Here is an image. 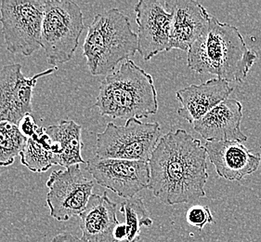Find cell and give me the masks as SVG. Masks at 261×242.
<instances>
[{"mask_svg": "<svg viewBox=\"0 0 261 242\" xmlns=\"http://www.w3.org/2000/svg\"><path fill=\"white\" fill-rule=\"evenodd\" d=\"M165 7L171 14L168 52L178 49L188 53L193 43L206 30L211 16L195 0H167Z\"/></svg>", "mask_w": 261, "mask_h": 242, "instance_id": "obj_12", "label": "cell"}, {"mask_svg": "<svg viewBox=\"0 0 261 242\" xmlns=\"http://www.w3.org/2000/svg\"><path fill=\"white\" fill-rule=\"evenodd\" d=\"M137 52L138 35L132 30L127 16L116 8L95 15L83 44L90 74L107 76Z\"/></svg>", "mask_w": 261, "mask_h": 242, "instance_id": "obj_4", "label": "cell"}, {"mask_svg": "<svg viewBox=\"0 0 261 242\" xmlns=\"http://www.w3.org/2000/svg\"><path fill=\"white\" fill-rule=\"evenodd\" d=\"M86 164V171L92 175L97 184L125 200L135 198L138 193L149 188V162L95 156Z\"/></svg>", "mask_w": 261, "mask_h": 242, "instance_id": "obj_9", "label": "cell"}, {"mask_svg": "<svg viewBox=\"0 0 261 242\" xmlns=\"http://www.w3.org/2000/svg\"><path fill=\"white\" fill-rule=\"evenodd\" d=\"M115 238L116 241H122V240H126L127 237V231H126V227L125 224H119L117 227H115Z\"/></svg>", "mask_w": 261, "mask_h": 242, "instance_id": "obj_24", "label": "cell"}, {"mask_svg": "<svg viewBox=\"0 0 261 242\" xmlns=\"http://www.w3.org/2000/svg\"><path fill=\"white\" fill-rule=\"evenodd\" d=\"M95 106L99 114L125 121L147 118L158 111L153 79L132 60L105 77L99 85Z\"/></svg>", "mask_w": 261, "mask_h": 242, "instance_id": "obj_3", "label": "cell"}, {"mask_svg": "<svg viewBox=\"0 0 261 242\" xmlns=\"http://www.w3.org/2000/svg\"><path fill=\"white\" fill-rule=\"evenodd\" d=\"M19 127L11 122H0V167H8L21 155L27 142Z\"/></svg>", "mask_w": 261, "mask_h": 242, "instance_id": "obj_20", "label": "cell"}, {"mask_svg": "<svg viewBox=\"0 0 261 242\" xmlns=\"http://www.w3.org/2000/svg\"><path fill=\"white\" fill-rule=\"evenodd\" d=\"M51 242H86L84 241L82 238L75 237L72 235L71 233L67 232H63L58 234L57 236L53 237Z\"/></svg>", "mask_w": 261, "mask_h": 242, "instance_id": "obj_23", "label": "cell"}, {"mask_svg": "<svg viewBox=\"0 0 261 242\" xmlns=\"http://www.w3.org/2000/svg\"><path fill=\"white\" fill-rule=\"evenodd\" d=\"M47 205L49 214L59 222L79 216L92 195L94 182L84 175L79 165L53 172L47 180Z\"/></svg>", "mask_w": 261, "mask_h": 242, "instance_id": "obj_8", "label": "cell"}, {"mask_svg": "<svg viewBox=\"0 0 261 242\" xmlns=\"http://www.w3.org/2000/svg\"><path fill=\"white\" fill-rule=\"evenodd\" d=\"M46 132L51 142L60 148L59 166L67 168L73 165L87 163L81 155L82 126L73 120H61L57 125L47 127Z\"/></svg>", "mask_w": 261, "mask_h": 242, "instance_id": "obj_17", "label": "cell"}, {"mask_svg": "<svg viewBox=\"0 0 261 242\" xmlns=\"http://www.w3.org/2000/svg\"><path fill=\"white\" fill-rule=\"evenodd\" d=\"M204 148L217 174L229 181H241L259 168L261 155L235 141L206 142Z\"/></svg>", "mask_w": 261, "mask_h": 242, "instance_id": "obj_13", "label": "cell"}, {"mask_svg": "<svg viewBox=\"0 0 261 242\" xmlns=\"http://www.w3.org/2000/svg\"><path fill=\"white\" fill-rule=\"evenodd\" d=\"M57 66L25 78L20 63H11L0 68V122H11L18 125L33 111V90L37 80L54 73Z\"/></svg>", "mask_w": 261, "mask_h": 242, "instance_id": "obj_10", "label": "cell"}, {"mask_svg": "<svg viewBox=\"0 0 261 242\" xmlns=\"http://www.w3.org/2000/svg\"><path fill=\"white\" fill-rule=\"evenodd\" d=\"M117 204L105 192L103 195L92 194L85 211L79 215L82 239L86 242H117L115 227L120 223L116 217Z\"/></svg>", "mask_w": 261, "mask_h": 242, "instance_id": "obj_16", "label": "cell"}, {"mask_svg": "<svg viewBox=\"0 0 261 242\" xmlns=\"http://www.w3.org/2000/svg\"><path fill=\"white\" fill-rule=\"evenodd\" d=\"M138 25V52L145 61L168 52L171 14L161 2L140 0L135 6Z\"/></svg>", "mask_w": 261, "mask_h": 242, "instance_id": "obj_11", "label": "cell"}, {"mask_svg": "<svg viewBox=\"0 0 261 242\" xmlns=\"http://www.w3.org/2000/svg\"><path fill=\"white\" fill-rule=\"evenodd\" d=\"M186 221L191 227L203 230L205 226L214 224V216L208 206L195 205L191 207L186 212Z\"/></svg>", "mask_w": 261, "mask_h": 242, "instance_id": "obj_21", "label": "cell"}, {"mask_svg": "<svg viewBox=\"0 0 261 242\" xmlns=\"http://www.w3.org/2000/svg\"><path fill=\"white\" fill-rule=\"evenodd\" d=\"M160 132L157 122L131 118L124 126L109 122L105 131L97 134L96 157L149 162L161 138Z\"/></svg>", "mask_w": 261, "mask_h": 242, "instance_id": "obj_6", "label": "cell"}, {"mask_svg": "<svg viewBox=\"0 0 261 242\" xmlns=\"http://www.w3.org/2000/svg\"><path fill=\"white\" fill-rule=\"evenodd\" d=\"M20 157L21 164L33 173H44L58 165L57 158L51 150V140L43 127H38L37 132L27 139Z\"/></svg>", "mask_w": 261, "mask_h": 242, "instance_id": "obj_18", "label": "cell"}, {"mask_svg": "<svg viewBox=\"0 0 261 242\" xmlns=\"http://www.w3.org/2000/svg\"><path fill=\"white\" fill-rule=\"evenodd\" d=\"M120 211L125 214L127 237L125 242H139L141 227H151L153 221L141 198L125 200L121 204Z\"/></svg>", "mask_w": 261, "mask_h": 242, "instance_id": "obj_19", "label": "cell"}, {"mask_svg": "<svg viewBox=\"0 0 261 242\" xmlns=\"http://www.w3.org/2000/svg\"><path fill=\"white\" fill-rule=\"evenodd\" d=\"M84 28L83 13L76 3L45 0L41 46L47 63L57 66L73 58Z\"/></svg>", "mask_w": 261, "mask_h": 242, "instance_id": "obj_5", "label": "cell"}, {"mask_svg": "<svg viewBox=\"0 0 261 242\" xmlns=\"http://www.w3.org/2000/svg\"><path fill=\"white\" fill-rule=\"evenodd\" d=\"M18 127H19V130L21 132V134L24 135L27 138L28 137V139L31 138L37 132V129H38V126L36 124L32 115H27L24 116L18 124Z\"/></svg>", "mask_w": 261, "mask_h": 242, "instance_id": "obj_22", "label": "cell"}, {"mask_svg": "<svg viewBox=\"0 0 261 242\" xmlns=\"http://www.w3.org/2000/svg\"><path fill=\"white\" fill-rule=\"evenodd\" d=\"M232 91L233 88L229 82L220 79H210L200 85H190L176 93L181 105L178 109V115L193 124L228 99L227 97Z\"/></svg>", "mask_w": 261, "mask_h": 242, "instance_id": "obj_15", "label": "cell"}, {"mask_svg": "<svg viewBox=\"0 0 261 242\" xmlns=\"http://www.w3.org/2000/svg\"><path fill=\"white\" fill-rule=\"evenodd\" d=\"M207 153L201 141L182 129L160 138L149 160V189L168 206L204 198L208 179Z\"/></svg>", "mask_w": 261, "mask_h": 242, "instance_id": "obj_1", "label": "cell"}, {"mask_svg": "<svg viewBox=\"0 0 261 242\" xmlns=\"http://www.w3.org/2000/svg\"><path fill=\"white\" fill-rule=\"evenodd\" d=\"M45 0H2L1 32L6 47L13 54L31 56L41 46Z\"/></svg>", "mask_w": 261, "mask_h": 242, "instance_id": "obj_7", "label": "cell"}, {"mask_svg": "<svg viewBox=\"0 0 261 242\" xmlns=\"http://www.w3.org/2000/svg\"><path fill=\"white\" fill-rule=\"evenodd\" d=\"M257 60L237 27L211 16L204 34L187 53V64L199 74H211L228 82H242Z\"/></svg>", "mask_w": 261, "mask_h": 242, "instance_id": "obj_2", "label": "cell"}, {"mask_svg": "<svg viewBox=\"0 0 261 242\" xmlns=\"http://www.w3.org/2000/svg\"><path fill=\"white\" fill-rule=\"evenodd\" d=\"M243 106L239 101L226 99L194 122L193 129L206 142H246L247 136L241 130Z\"/></svg>", "mask_w": 261, "mask_h": 242, "instance_id": "obj_14", "label": "cell"}]
</instances>
